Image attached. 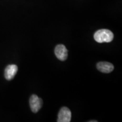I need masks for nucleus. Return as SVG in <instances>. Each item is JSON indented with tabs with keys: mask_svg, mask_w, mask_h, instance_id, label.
Instances as JSON below:
<instances>
[{
	"mask_svg": "<svg viewBox=\"0 0 122 122\" xmlns=\"http://www.w3.org/2000/svg\"><path fill=\"white\" fill-rule=\"evenodd\" d=\"M18 71V67L15 65H10L5 70V77L7 80H11L15 77Z\"/></svg>",
	"mask_w": 122,
	"mask_h": 122,
	"instance_id": "39448f33",
	"label": "nucleus"
},
{
	"mask_svg": "<svg viewBox=\"0 0 122 122\" xmlns=\"http://www.w3.org/2000/svg\"><path fill=\"white\" fill-rule=\"evenodd\" d=\"M43 104L41 98L33 94L30 96V105L32 111L34 113H36L41 108Z\"/></svg>",
	"mask_w": 122,
	"mask_h": 122,
	"instance_id": "f03ea898",
	"label": "nucleus"
},
{
	"mask_svg": "<svg viewBox=\"0 0 122 122\" xmlns=\"http://www.w3.org/2000/svg\"><path fill=\"white\" fill-rule=\"evenodd\" d=\"M54 52L56 57L60 61H64L67 58L68 50L64 45H58L55 48Z\"/></svg>",
	"mask_w": 122,
	"mask_h": 122,
	"instance_id": "20e7f679",
	"label": "nucleus"
},
{
	"mask_svg": "<svg viewBox=\"0 0 122 122\" xmlns=\"http://www.w3.org/2000/svg\"><path fill=\"white\" fill-rule=\"evenodd\" d=\"M94 39L98 43L110 42L114 39V34L109 30L102 29L96 32L94 35Z\"/></svg>",
	"mask_w": 122,
	"mask_h": 122,
	"instance_id": "f257e3e1",
	"label": "nucleus"
},
{
	"mask_svg": "<svg viewBox=\"0 0 122 122\" xmlns=\"http://www.w3.org/2000/svg\"><path fill=\"white\" fill-rule=\"evenodd\" d=\"M71 119V112L66 107L61 108L58 115V122H70Z\"/></svg>",
	"mask_w": 122,
	"mask_h": 122,
	"instance_id": "7ed1b4c3",
	"label": "nucleus"
},
{
	"mask_svg": "<svg viewBox=\"0 0 122 122\" xmlns=\"http://www.w3.org/2000/svg\"><path fill=\"white\" fill-rule=\"evenodd\" d=\"M97 68L100 72L103 73H110L114 70V66L112 64L107 62H100L97 64Z\"/></svg>",
	"mask_w": 122,
	"mask_h": 122,
	"instance_id": "423d86ee",
	"label": "nucleus"
}]
</instances>
